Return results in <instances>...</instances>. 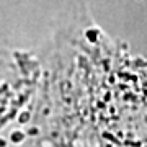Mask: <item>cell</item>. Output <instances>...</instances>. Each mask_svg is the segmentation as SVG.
I'll return each instance as SVG.
<instances>
[{"label": "cell", "instance_id": "cell-1", "mask_svg": "<svg viewBox=\"0 0 147 147\" xmlns=\"http://www.w3.org/2000/svg\"><path fill=\"white\" fill-rule=\"evenodd\" d=\"M25 137H26V134L23 131H13L10 134V141L13 142V144H20V142L25 141Z\"/></svg>", "mask_w": 147, "mask_h": 147}, {"label": "cell", "instance_id": "cell-2", "mask_svg": "<svg viewBox=\"0 0 147 147\" xmlns=\"http://www.w3.org/2000/svg\"><path fill=\"white\" fill-rule=\"evenodd\" d=\"M28 121H30V113H28V111H23V113L18 116V123H20V124H26Z\"/></svg>", "mask_w": 147, "mask_h": 147}, {"label": "cell", "instance_id": "cell-3", "mask_svg": "<svg viewBox=\"0 0 147 147\" xmlns=\"http://www.w3.org/2000/svg\"><path fill=\"white\" fill-rule=\"evenodd\" d=\"M38 132H39V129H38V127H31V129L28 131V134H31V136H36Z\"/></svg>", "mask_w": 147, "mask_h": 147}, {"label": "cell", "instance_id": "cell-4", "mask_svg": "<svg viewBox=\"0 0 147 147\" xmlns=\"http://www.w3.org/2000/svg\"><path fill=\"white\" fill-rule=\"evenodd\" d=\"M0 147H7V141L3 137H0Z\"/></svg>", "mask_w": 147, "mask_h": 147}]
</instances>
